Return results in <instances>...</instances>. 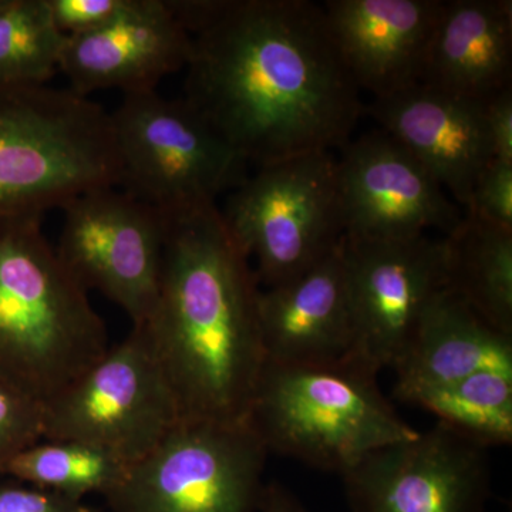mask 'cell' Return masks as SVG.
<instances>
[{"instance_id": "8fae6325", "label": "cell", "mask_w": 512, "mask_h": 512, "mask_svg": "<svg viewBox=\"0 0 512 512\" xmlns=\"http://www.w3.org/2000/svg\"><path fill=\"white\" fill-rule=\"evenodd\" d=\"M350 311V360L379 375L393 367L430 299L447 286L446 237L340 242Z\"/></svg>"}, {"instance_id": "ba28073f", "label": "cell", "mask_w": 512, "mask_h": 512, "mask_svg": "<svg viewBox=\"0 0 512 512\" xmlns=\"http://www.w3.org/2000/svg\"><path fill=\"white\" fill-rule=\"evenodd\" d=\"M268 454L248 423L180 421L104 498L114 512H258Z\"/></svg>"}, {"instance_id": "5bb4252c", "label": "cell", "mask_w": 512, "mask_h": 512, "mask_svg": "<svg viewBox=\"0 0 512 512\" xmlns=\"http://www.w3.org/2000/svg\"><path fill=\"white\" fill-rule=\"evenodd\" d=\"M191 55L192 37L170 0H133L109 25L66 39L59 72L80 96L148 92L185 69Z\"/></svg>"}, {"instance_id": "9a60e30c", "label": "cell", "mask_w": 512, "mask_h": 512, "mask_svg": "<svg viewBox=\"0 0 512 512\" xmlns=\"http://www.w3.org/2000/svg\"><path fill=\"white\" fill-rule=\"evenodd\" d=\"M365 110L468 210L478 175L493 160L485 101L417 84Z\"/></svg>"}, {"instance_id": "8992f818", "label": "cell", "mask_w": 512, "mask_h": 512, "mask_svg": "<svg viewBox=\"0 0 512 512\" xmlns=\"http://www.w3.org/2000/svg\"><path fill=\"white\" fill-rule=\"evenodd\" d=\"M110 117L119 187L165 215L215 204L247 180V161L184 99L123 94Z\"/></svg>"}, {"instance_id": "3957f363", "label": "cell", "mask_w": 512, "mask_h": 512, "mask_svg": "<svg viewBox=\"0 0 512 512\" xmlns=\"http://www.w3.org/2000/svg\"><path fill=\"white\" fill-rule=\"evenodd\" d=\"M42 218L0 220V376L45 403L110 346L86 289L47 242Z\"/></svg>"}, {"instance_id": "d4e9b609", "label": "cell", "mask_w": 512, "mask_h": 512, "mask_svg": "<svg viewBox=\"0 0 512 512\" xmlns=\"http://www.w3.org/2000/svg\"><path fill=\"white\" fill-rule=\"evenodd\" d=\"M466 212L498 227L512 229V163L491 160L485 165Z\"/></svg>"}, {"instance_id": "5b68a950", "label": "cell", "mask_w": 512, "mask_h": 512, "mask_svg": "<svg viewBox=\"0 0 512 512\" xmlns=\"http://www.w3.org/2000/svg\"><path fill=\"white\" fill-rule=\"evenodd\" d=\"M119 181L103 106L69 87L0 84V220L43 217Z\"/></svg>"}, {"instance_id": "4316f807", "label": "cell", "mask_w": 512, "mask_h": 512, "mask_svg": "<svg viewBox=\"0 0 512 512\" xmlns=\"http://www.w3.org/2000/svg\"><path fill=\"white\" fill-rule=\"evenodd\" d=\"M0 512H100L86 501L8 481L0 483Z\"/></svg>"}, {"instance_id": "7c38bea8", "label": "cell", "mask_w": 512, "mask_h": 512, "mask_svg": "<svg viewBox=\"0 0 512 512\" xmlns=\"http://www.w3.org/2000/svg\"><path fill=\"white\" fill-rule=\"evenodd\" d=\"M350 512H487V450L443 424L380 448L343 474Z\"/></svg>"}, {"instance_id": "7a4b0ae2", "label": "cell", "mask_w": 512, "mask_h": 512, "mask_svg": "<svg viewBox=\"0 0 512 512\" xmlns=\"http://www.w3.org/2000/svg\"><path fill=\"white\" fill-rule=\"evenodd\" d=\"M165 222L160 292L141 326L181 421L247 423L265 365L254 268L217 204Z\"/></svg>"}, {"instance_id": "7402d4cb", "label": "cell", "mask_w": 512, "mask_h": 512, "mask_svg": "<svg viewBox=\"0 0 512 512\" xmlns=\"http://www.w3.org/2000/svg\"><path fill=\"white\" fill-rule=\"evenodd\" d=\"M414 406L477 446L512 443V370L483 369L426 394Z\"/></svg>"}, {"instance_id": "484cf974", "label": "cell", "mask_w": 512, "mask_h": 512, "mask_svg": "<svg viewBox=\"0 0 512 512\" xmlns=\"http://www.w3.org/2000/svg\"><path fill=\"white\" fill-rule=\"evenodd\" d=\"M57 30L66 39L109 25L133 0H46Z\"/></svg>"}, {"instance_id": "44dd1931", "label": "cell", "mask_w": 512, "mask_h": 512, "mask_svg": "<svg viewBox=\"0 0 512 512\" xmlns=\"http://www.w3.org/2000/svg\"><path fill=\"white\" fill-rule=\"evenodd\" d=\"M126 461L110 451L79 440H40L0 468L19 483L84 501L90 494L106 497L126 476Z\"/></svg>"}, {"instance_id": "2e32d148", "label": "cell", "mask_w": 512, "mask_h": 512, "mask_svg": "<svg viewBox=\"0 0 512 512\" xmlns=\"http://www.w3.org/2000/svg\"><path fill=\"white\" fill-rule=\"evenodd\" d=\"M441 0H328L333 40L360 92L375 99L421 83Z\"/></svg>"}, {"instance_id": "f1b7e54d", "label": "cell", "mask_w": 512, "mask_h": 512, "mask_svg": "<svg viewBox=\"0 0 512 512\" xmlns=\"http://www.w3.org/2000/svg\"><path fill=\"white\" fill-rule=\"evenodd\" d=\"M258 512H308L301 501L279 483L265 484Z\"/></svg>"}, {"instance_id": "ffe728a7", "label": "cell", "mask_w": 512, "mask_h": 512, "mask_svg": "<svg viewBox=\"0 0 512 512\" xmlns=\"http://www.w3.org/2000/svg\"><path fill=\"white\" fill-rule=\"evenodd\" d=\"M446 241V288L491 328L512 336V229L466 212Z\"/></svg>"}, {"instance_id": "4fadbf2b", "label": "cell", "mask_w": 512, "mask_h": 512, "mask_svg": "<svg viewBox=\"0 0 512 512\" xmlns=\"http://www.w3.org/2000/svg\"><path fill=\"white\" fill-rule=\"evenodd\" d=\"M338 183L349 238L396 241L430 229L448 235L464 217L436 178L383 130L342 147Z\"/></svg>"}, {"instance_id": "e0dca14e", "label": "cell", "mask_w": 512, "mask_h": 512, "mask_svg": "<svg viewBox=\"0 0 512 512\" xmlns=\"http://www.w3.org/2000/svg\"><path fill=\"white\" fill-rule=\"evenodd\" d=\"M258 316L268 362L329 365L350 359L353 322L340 244L291 281L261 289Z\"/></svg>"}, {"instance_id": "52a82bcc", "label": "cell", "mask_w": 512, "mask_h": 512, "mask_svg": "<svg viewBox=\"0 0 512 512\" xmlns=\"http://www.w3.org/2000/svg\"><path fill=\"white\" fill-rule=\"evenodd\" d=\"M220 211L254 259L258 284H285L335 251L345 235L338 158L319 151L258 168Z\"/></svg>"}, {"instance_id": "6da1fadb", "label": "cell", "mask_w": 512, "mask_h": 512, "mask_svg": "<svg viewBox=\"0 0 512 512\" xmlns=\"http://www.w3.org/2000/svg\"><path fill=\"white\" fill-rule=\"evenodd\" d=\"M192 37L183 99L249 164L333 151L365 111L308 0H170Z\"/></svg>"}, {"instance_id": "30bf717a", "label": "cell", "mask_w": 512, "mask_h": 512, "mask_svg": "<svg viewBox=\"0 0 512 512\" xmlns=\"http://www.w3.org/2000/svg\"><path fill=\"white\" fill-rule=\"evenodd\" d=\"M56 252L86 289L120 306L133 326L156 308L167 222L163 212L120 187L84 192L64 205Z\"/></svg>"}, {"instance_id": "603a6c76", "label": "cell", "mask_w": 512, "mask_h": 512, "mask_svg": "<svg viewBox=\"0 0 512 512\" xmlns=\"http://www.w3.org/2000/svg\"><path fill=\"white\" fill-rule=\"evenodd\" d=\"M64 45L46 0H0V84L49 83Z\"/></svg>"}, {"instance_id": "ac0fdd59", "label": "cell", "mask_w": 512, "mask_h": 512, "mask_svg": "<svg viewBox=\"0 0 512 512\" xmlns=\"http://www.w3.org/2000/svg\"><path fill=\"white\" fill-rule=\"evenodd\" d=\"M392 369L394 397L416 404L483 369L512 370V336L491 328L457 293L437 292Z\"/></svg>"}, {"instance_id": "d6986e66", "label": "cell", "mask_w": 512, "mask_h": 512, "mask_svg": "<svg viewBox=\"0 0 512 512\" xmlns=\"http://www.w3.org/2000/svg\"><path fill=\"white\" fill-rule=\"evenodd\" d=\"M510 0L444 2L420 84L487 101L511 86Z\"/></svg>"}, {"instance_id": "cb8c5ba5", "label": "cell", "mask_w": 512, "mask_h": 512, "mask_svg": "<svg viewBox=\"0 0 512 512\" xmlns=\"http://www.w3.org/2000/svg\"><path fill=\"white\" fill-rule=\"evenodd\" d=\"M45 439V403L0 376V468Z\"/></svg>"}, {"instance_id": "277c9868", "label": "cell", "mask_w": 512, "mask_h": 512, "mask_svg": "<svg viewBox=\"0 0 512 512\" xmlns=\"http://www.w3.org/2000/svg\"><path fill=\"white\" fill-rule=\"evenodd\" d=\"M247 423L269 454L343 476L369 454L419 434L365 366L279 365L265 360Z\"/></svg>"}, {"instance_id": "9c48e42d", "label": "cell", "mask_w": 512, "mask_h": 512, "mask_svg": "<svg viewBox=\"0 0 512 512\" xmlns=\"http://www.w3.org/2000/svg\"><path fill=\"white\" fill-rule=\"evenodd\" d=\"M180 421L173 390L141 325L45 402L46 440L84 441L130 466Z\"/></svg>"}, {"instance_id": "83f0119b", "label": "cell", "mask_w": 512, "mask_h": 512, "mask_svg": "<svg viewBox=\"0 0 512 512\" xmlns=\"http://www.w3.org/2000/svg\"><path fill=\"white\" fill-rule=\"evenodd\" d=\"M485 123L493 160L512 163V86L485 101Z\"/></svg>"}]
</instances>
